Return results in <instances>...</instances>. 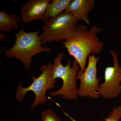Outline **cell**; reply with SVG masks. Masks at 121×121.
Listing matches in <instances>:
<instances>
[{"instance_id":"cell-14","label":"cell","mask_w":121,"mask_h":121,"mask_svg":"<svg viewBox=\"0 0 121 121\" xmlns=\"http://www.w3.org/2000/svg\"><path fill=\"white\" fill-rule=\"evenodd\" d=\"M7 35H6L4 34L0 33V39L1 40L5 39H7Z\"/></svg>"},{"instance_id":"cell-9","label":"cell","mask_w":121,"mask_h":121,"mask_svg":"<svg viewBox=\"0 0 121 121\" xmlns=\"http://www.w3.org/2000/svg\"><path fill=\"white\" fill-rule=\"evenodd\" d=\"M95 5V0H73L69 4L65 11L71 13L78 21H83L90 25L89 14L93 11Z\"/></svg>"},{"instance_id":"cell-3","label":"cell","mask_w":121,"mask_h":121,"mask_svg":"<svg viewBox=\"0 0 121 121\" xmlns=\"http://www.w3.org/2000/svg\"><path fill=\"white\" fill-rule=\"evenodd\" d=\"M64 56L63 52H59L55 58L52 66V78L54 80L56 78L61 79L62 86L58 90L50 92L48 94L51 97L61 95L62 98L76 100L78 96L76 76L80 67L75 60L73 61L72 66L70 60L66 66L63 65L61 62Z\"/></svg>"},{"instance_id":"cell-11","label":"cell","mask_w":121,"mask_h":121,"mask_svg":"<svg viewBox=\"0 0 121 121\" xmlns=\"http://www.w3.org/2000/svg\"><path fill=\"white\" fill-rule=\"evenodd\" d=\"M71 0H53L48 6L45 17L43 20L44 24H46L50 18L55 17L62 14Z\"/></svg>"},{"instance_id":"cell-6","label":"cell","mask_w":121,"mask_h":121,"mask_svg":"<svg viewBox=\"0 0 121 121\" xmlns=\"http://www.w3.org/2000/svg\"><path fill=\"white\" fill-rule=\"evenodd\" d=\"M99 59L94 55H89L86 68L83 72L80 70L78 72L76 79L80 81L78 89L79 96L92 99H98L100 96L98 91L100 78H97V64Z\"/></svg>"},{"instance_id":"cell-2","label":"cell","mask_w":121,"mask_h":121,"mask_svg":"<svg viewBox=\"0 0 121 121\" xmlns=\"http://www.w3.org/2000/svg\"><path fill=\"white\" fill-rule=\"evenodd\" d=\"M24 27L23 25L19 32L14 34L16 37L15 43L12 47L5 51L4 54L8 58L19 60L25 68L29 70L33 56L43 52L51 53L52 49L42 45L39 37L40 30L27 32L24 30Z\"/></svg>"},{"instance_id":"cell-13","label":"cell","mask_w":121,"mask_h":121,"mask_svg":"<svg viewBox=\"0 0 121 121\" xmlns=\"http://www.w3.org/2000/svg\"><path fill=\"white\" fill-rule=\"evenodd\" d=\"M41 121H61L54 111L47 109L43 111L41 114Z\"/></svg>"},{"instance_id":"cell-8","label":"cell","mask_w":121,"mask_h":121,"mask_svg":"<svg viewBox=\"0 0 121 121\" xmlns=\"http://www.w3.org/2000/svg\"><path fill=\"white\" fill-rule=\"evenodd\" d=\"M51 0H31L22 7L21 14L24 22L37 20H43Z\"/></svg>"},{"instance_id":"cell-4","label":"cell","mask_w":121,"mask_h":121,"mask_svg":"<svg viewBox=\"0 0 121 121\" xmlns=\"http://www.w3.org/2000/svg\"><path fill=\"white\" fill-rule=\"evenodd\" d=\"M78 21L71 13L64 11L56 17L50 18L39 35L42 45L54 41L59 43L71 37L78 27Z\"/></svg>"},{"instance_id":"cell-1","label":"cell","mask_w":121,"mask_h":121,"mask_svg":"<svg viewBox=\"0 0 121 121\" xmlns=\"http://www.w3.org/2000/svg\"><path fill=\"white\" fill-rule=\"evenodd\" d=\"M101 30L95 25L88 29L84 24L78 25L75 34L62 43L68 54L73 56L83 72L86 68V60L91 53L99 54L103 50L104 44L97 35Z\"/></svg>"},{"instance_id":"cell-7","label":"cell","mask_w":121,"mask_h":121,"mask_svg":"<svg viewBox=\"0 0 121 121\" xmlns=\"http://www.w3.org/2000/svg\"><path fill=\"white\" fill-rule=\"evenodd\" d=\"M113 58V66L106 68L104 71V82L100 84L98 91L105 98L111 99L117 97L121 94V67L119 65L117 53L110 52Z\"/></svg>"},{"instance_id":"cell-10","label":"cell","mask_w":121,"mask_h":121,"mask_svg":"<svg viewBox=\"0 0 121 121\" xmlns=\"http://www.w3.org/2000/svg\"><path fill=\"white\" fill-rule=\"evenodd\" d=\"M21 22L19 16L9 14L2 10L0 12V30L4 32H11L12 30L19 29V23Z\"/></svg>"},{"instance_id":"cell-5","label":"cell","mask_w":121,"mask_h":121,"mask_svg":"<svg viewBox=\"0 0 121 121\" xmlns=\"http://www.w3.org/2000/svg\"><path fill=\"white\" fill-rule=\"evenodd\" d=\"M52 64L43 65L40 68L41 74L38 78L32 75V84L26 87L22 86L19 83L16 90L15 98L20 102L23 101L24 98L28 91H33L35 95V99L31 110L39 104H45L47 102L46 97L47 91L54 89L55 84L58 82L53 79L52 77Z\"/></svg>"},{"instance_id":"cell-12","label":"cell","mask_w":121,"mask_h":121,"mask_svg":"<svg viewBox=\"0 0 121 121\" xmlns=\"http://www.w3.org/2000/svg\"><path fill=\"white\" fill-rule=\"evenodd\" d=\"M65 115L68 117L72 121H78L73 119L65 112H64ZM121 118V105L118 106L113 108L111 111L110 114L105 119V121H120Z\"/></svg>"}]
</instances>
